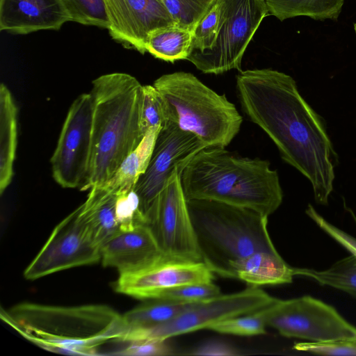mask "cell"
Here are the masks:
<instances>
[{
    "label": "cell",
    "instance_id": "6da1fadb",
    "mask_svg": "<svg viewBox=\"0 0 356 356\" xmlns=\"http://www.w3.org/2000/svg\"><path fill=\"white\" fill-rule=\"evenodd\" d=\"M236 88L250 120L273 140L283 161L309 179L315 201L327 204L337 155L323 120L301 96L296 81L270 68L241 70Z\"/></svg>",
    "mask_w": 356,
    "mask_h": 356
},
{
    "label": "cell",
    "instance_id": "30bf717a",
    "mask_svg": "<svg viewBox=\"0 0 356 356\" xmlns=\"http://www.w3.org/2000/svg\"><path fill=\"white\" fill-rule=\"evenodd\" d=\"M93 105L90 93L71 104L50 162L56 182L63 188L82 189L87 177L92 142Z\"/></svg>",
    "mask_w": 356,
    "mask_h": 356
},
{
    "label": "cell",
    "instance_id": "8fae6325",
    "mask_svg": "<svg viewBox=\"0 0 356 356\" xmlns=\"http://www.w3.org/2000/svg\"><path fill=\"white\" fill-rule=\"evenodd\" d=\"M205 147L207 146L196 136L181 129L175 123L160 130L149 165L134 187L147 225L168 179L177 170H183Z\"/></svg>",
    "mask_w": 356,
    "mask_h": 356
},
{
    "label": "cell",
    "instance_id": "83f0119b",
    "mask_svg": "<svg viewBox=\"0 0 356 356\" xmlns=\"http://www.w3.org/2000/svg\"><path fill=\"white\" fill-rule=\"evenodd\" d=\"M71 21L84 25L109 26L105 0H61Z\"/></svg>",
    "mask_w": 356,
    "mask_h": 356
},
{
    "label": "cell",
    "instance_id": "9c48e42d",
    "mask_svg": "<svg viewBox=\"0 0 356 356\" xmlns=\"http://www.w3.org/2000/svg\"><path fill=\"white\" fill-rule=\"evenodd\" d=\"M259 286H249L239 292L194 302L170 321L153 328L131 334L124 343L164 341L171 337L209 327L222 321L259 310L274 300Z\"/></svg>",
    "mask_w": 356,
    "mask_h": 356
},
{
    "label": "cell",
    "instance_id": "8d00e7d4",
    "mask_svg": "<svg viewBox=\"0 0 356 356\" xmlns=\"http://www.w3.org/2000/svg\"><path fill=\"white\" fill-rule=\"evenodd\" d=\"M353 29H354V32H355V38H356V23L354 24Z\"/></svg>",
    "mask_w": 356,
    "mask_h": 356
},
{
    "label": "cell",
    "instance_id": "d6986e66",
    "mask_svg": "<svg viewBox=\"0 0 356 356\" xmlns=\"http://www.w3.org/2000/svg\"><path fill=\"white\" fill-rule=\"evenodd\" d=\"M234 279L249 286L277 285L291 283L294 268L289 266L277 252L258 251L234 266Z\"/></svg>",
    "mask_w": 356,
    "mask_h": 356
},
{
    "label": "cell",
    "instance_id": "484cf974",
    "mask_svg": "<svg viewBox=\"0 0 356 356\" xmlns=\"http://www.w3.org/2000/svg\"><path fill=\"white\" fill-rule=\"evenodd\" d=\"M172 123L174 116L166 99L154 86H143L140 122L142 136L144 137L152 127L165 129Z\"/></svg>",
    "mask_w": 356,
    "mask_h": 356
},
{
    "label": "cell",
    "instance_id": "836d02e7",
    "mask_svg": "<svg viewBox=\"0 0 356 356\" xmlns=\"http://www.w3.org/2000/svg\"><path fill=\"white\" fill-rule=\"evenodd\" d=\"M167 340H143L126 342L127 345L114 352V355L155 356L171 355L172 349Z\"/></svg>",
    "mask_w": 356,
    "mask_h": 356
},
{
    "label": "cell",
    "instance_id": "9a60e30c",
    "mask_svg": "<svg viewBox=\"0 0 356 356\" xmlns=\"http://www.w3.org/2000/svg\"><path fill=\"white\" fill-rule=\"evenodd\" d=\"M111 36L141 54L154 31L175 25L163 0H105Z\"/></svg>",
    "mask_w": 356,
    "mask_h": 356
},
{
    "label": "cell",
    "instance_id": "603a6c76",
    "mask_svg": "<svg viewBox=\"0 0 356 356\" xmlns=\"http://www.w3.org/2000/svg\"><path fill=\"white\" fill-rule=\"evenodd\" d=\"M268 10L280 21L305 16L316 20L338 18L345 0H262Z\"/></svg>",
    "mask_w": 356,
    "mask_h": 356
},
{
    "label": "cell",
    "instance_id": "7402d4cb",
    "mask_svg": "<svg viewBox=\"0 0 356 356\" xmlns=\"http://www.w3.org/2000/svg\"><path fill=\"white\" fill-rule=\"evenodd\" d=\"M149 300L122 315L126 331L121 342L131 334L165 323L193 304L164 299Z\"/></svg>",
    "mask_w": 356,
    "mask_h": 356
},
{
    "label": "cell",
    "instance_id": "7a4b0ae2",
    "mask_svg": "<svg viewBox=\"0 0 356 356\" xmlns=\"http://www.w3.org/2000/svg\"><path fill=\"white\" fill-rule=\"evenodd\" d=\"M1 317L33 343L65 355H99L101 346L121 342L126 331L122 315L106 305L23 302L1 311Z\"/></svg>",
    "mask_w": 356,
    "mask_h": 356
},
{
    "label": "cell",
    "instance_id": "1f68e13d",
    "mask_svg": "<svg viewBox=\"0 0 356 356\" xmlns=\"http://www.w3.org/2000/svg\"><path fill=\"white\" fill-rule=\"evenodd\" d=\"M219 18V6L216 0L193 32L191 51H202L212 47L218 35Z\"/></svg>",
    "mask_w": 356,
    "mask_h": 356
},
{
    "label": "cell",
    "instance_id": "d590c367",
    "mask_svg": "<svg viewBox=\"0 0 356 356\" xmlns=\"http://www.w3.org/2000/svg\"><path fill=\"white\" fill-rule=\"evenodd\" d=\"M195 355H233L232 353V349L225 345H222L220 343H213L208 344L205 346H202L197 351H196Z\"/></svg>",
    "mask_w": 356,
    "mask_h": 356
},
{
    "label": "cell",
    "instance_id": "cb8c5ba5",
    "mask_svg": "<svg viewBox=\"0 0 356 356\" xmlns=\"http://www.w3.org/2000/svg\"><path fill=\"white\" fill-rule=\"evenodd\" d=\"M193 33L171 25L153 31L148 37L146 50L167 62L186 60L190 54Z\"/></svg>",
    "mask_w": 356,
    "mask_h": 356
},
{
    "label": "cell",
    "instance_id": "e0dca14e",
    "mask_svg": "<svg viewBox=\"0 0 356 356\" xmlns=\"http://www.w3.org/2000/svg\"><path fill=\"white\" fill-rule=\"evenodd\" d=\"M71 21L61 0H0V29L18 34L58 30Z\"/></svg>",
    "mask_w": 356,
    "mask_h": 356
},
{
    "label": "cell",
    "instance_id": "5bb4252c",
    "mask_svg": "<svg viewBox=\"0 0 356 356\" xmlns=\"http://www.w3.org/2000/svg\"><path fill=\"white\" fill-rule=\"evenodd\" d=\"M213 273L203 261L164 257L146 268L119 274L117 292L141 300L156 299L164 290L191 284L213 282Z\"/></svg>",
    "mask_w": 356,
    "mask_h": 356
},
{
    "label": "cell",
    "instance_id": "d4e9b609",
    "mask_svg": "<svg viewBox=\"0 0 356 356\" xmlns=\"http://www.w3.org/2000/svg\"><path fill=\"white\" fill-rule=\"evenodd\" d=\"M294 275L311 278L321 285L343 291L356 298V256L353 254L323 270L294 268Z\"/></svg>",
    "mask_w": 356,
    "mask_h": 356
},
{
    "label": "cell",
    "instance_id": "ffe728a7",
    "mask_svg": "<svg viewBox=\"0 0 356 356\" xmlns=\"http://www.w3.org/2000/svg\"><path fill=\"white\" fill-rule=\"evenodd\" d=\"M17 145V108L12 93L0 85V194L10 184Z\"/></svg>",
    "mask_w": 356,
    "mask_h": 356
},
{
    "label": "cell",
    "instance_id": "44dd1931",
    "mask_svg": "<svg viewBox=\"0 0 356 356\" xmlns=\"http://www.w3.org/2000/svg\"><path fill=\"white\" fill-rule=\"evenodd\" d=\"M159 126L152 127L144 136L138 146L123 161L113 176L104 186L117 193L134 188L150 161ZM102 186V185H101Z\"/></svg>",
    "mask_w": 356,
    "mask_h": 356
},
{
    "label": "cell",
    "instance_id": "2e32d148",
    "mask_svg": "<svg viewBox=\"0 0 356 356\" xmlns=\"http://www.w3.org/2000/svg\"><path fill=\"white\" fill-rule=\"evenodd\" d=\"M101 257L104 266L116 268L119 274L146 268L166 257L147 225L118 232L101 246Z\"/></svg>",
    "mask_w": 356,
    "mask_h": 356
},
{
    "label": "cell",
    "instance_id": "ac0fdd59",
    "mask_svg": "<svg viewBox=\"0 0 356 356\" xmlns=\"http://www.w3.org/2000/svg\"><path fill=\"white\" fill-rule=\"evenodd\" d=\"M117 194L104 185L94 186L79 207V218L92 238L100 246L120 231L115 214Z\"/></svg>",
    "mask_w": 356,
    "mask_h": 356
},
{
    "label": "cell",
    "instance_id": "52a82bcc",
    "mask_svg": "<svg viewBox=\"0 0 356 356\" xmlns=\"http://www.w3.org/2000/svg\"><path fill=\"white\" fill-rule=\"evenodd\" d=\"M216 1L220 18L213 45L202 51H191L186 60L205 74L239 72L244 53L268 10L262 0Z\"/></svg>",
    "mask_w": 356,
    "mask_h": 356
},
{
    "label": "cell",
    "instance_id": "3957f363",
    "mask_svg": "<svg viewBox=\"0 0 356 356\" xmlns=\"http://www.w3.org/2000/svg\"><path fill=\"white\" fill-rule=\"evenodd\" d=\"M181 182L187 200L219 201L268 217L283 200L278 173L268 161L236 156L225 147L197 152L182 170Z\"/></svg>",
    "mask_w": 356,
    "mask_h": 356
},
{
    "label": "cell",
    "instance_id": "d6a6232c",
    "mask_svg": "<svg viewBox=\"0 0 356 356\" xmlns=\"http://www.w3.org/2000/svg\"><path fill=\"white\" fill-rule=\"evenodd\" d=\"M293 348L324 355H356V339H339L326 342H298Z\"/></svg>",
    "mask_w": 356,
    "mask_h": 356
},
{
    "label": "cell",
    "instance_id": "f1b7e54d",
    "mask_svg": "<svg viewBox=\"0 0 356 356\" xmlns=\"http://www.w3.org/2000/svg\"><path fill=\"white\" fill-rule=\"evenodd\" d=\"M262 309L250 314L222 321L211 325L209 330L239 336L264 334L266 333L267 325Z\"/></svg>",
    "mask_w": 356,
    "mask_h": 356
},
{
    "label": "cell",
    "instance_id": "4dcf8cb0",
    "mask_svg": "<svg viewBox=\"0 0 356 356\" xmlns=\"http://www.w3.org/2000/svg\"><path fill=\"white\" fill-rule=\"evenodd\" d=\"M220 294V288L211 282L175 286L161 292L156 299L186 304L203 301Z\"/></svg>",
    "mask_w": 356,
    "mask_h": 356
},
{
    "label": "cell",
    "instance_id": "4fadbf2b",
    "mask_svg": "<svg viewBox=\"0 0 356 356\" xmlns=\"http://www.w3.org/2000/svg\"><path fill=\"white\" fill-rule=\"evenodd\" d=\"M76 208L54 229L47 242L26 268L24 275L36 280L60 270L101 261V246L90 236Z\"/></svg>",
    "mask_w": 356,
    "mask_h": 356
},
{
    "label": "cell",
    "instance_id": "5b68a950",
    "mask_svg": "<svg viewBox=\"0 0 356 356\" xmlns=\"http://www.w3.org/2000/svg\"><path fill=\"white\" fill-rule=\"evenodd\" d=\"M202 261L216 274L234 278V266L258 251L277 252L268 216L244 207L206 200H187Z\"/></svg>",
    "mask_w": 356,
    "mask_h": 356
},
{
    "label": "cell",
    "instance_id": "4316f807",
    "mask_svg": "<svg viewBox=\"0 0 356 356\" xmlns=\"http://www.w3.org/2000/svg\"><path fill=\"white\" fill-rule=\"evenodd\" d=\"M216 0H163L175 26L193 32Z\"/></svg>",
    "mask_w": 356,
    "mask_h": 356
},
{
    "label": "cell",
    "instance_id": "7c38bea8",
    "mask_svg": "<svg viewBox=\"0 0 356 356\" xmlns=\"http://www.w3.org/2000/svg\"><path fill=\"white\" fill-rule=\"evenodd\" d=\"M178 170L167 181L148 222L163 254L173 260L202 261Z\"/></svg>",
    "mask_w": 356,
    "mask_h": 356
},
{
    "label": "cell",
    "instance_id": "277c9868",
    "mask_svg": "<svg viewBox=\"0 0 356 356\" xmlns=\"http://www.w3.org/2000/svg\"><path fill=\"white\" fill-rule=\"evenodd\" d=\"M92 142L88 174L81 191L106 184L140 143L143 85L115 72L92 81Z\"/></svg>",
    "mask_w": 356,
    "mask_h": 356
},
{
    "label": "cell",
    "instance_id": "f546056e",
    "mask_svg": "<svg viewBox=\"0 0 356 356\" xmlns=\"http://www.w3.org/2000/svg\"><path fill=\"white\" fill-rule=\"evenodd\" d=\"M116 194L115 214L120 231H130L140 225H147L134 188Z\"/></svg>",
    "mask_w": 356,
    "mask_h": 356
},
{
    "label": "cell",
    "instance_id": "e575fe53",
    "mask_svg": "<svg viewBox=\"0 0 356 356\" xmlns=\"http://www.w3.org/2000/svg\"><path fill=\"white\" fill-rule=\"evenodd\" d=\"M307 215L326 234L356 256V238L327 222L311 204L306 209Z\"/></svg>",
    "mask_w": 356,
    "mask_h": 356
},
{
    "label": "cell",
    "instance_id": "ba28073f",
    "mask_svg": "<svg viewBox=\"0 0 356 356\" xmlns=\"http://www.w3.org/2000/svg\"><path fill=\"white\" fill-rule=\"evenodd\" d=\"M267 326L309 342L356 339V327L331 305L310 296L274 300L262 309Z\"/></svg>",
    "mask_w": 356,
    "mask_h": 356
},
{
    "label": "cell",
    "instance_id": "8992f818",
    "mask_svg": "<svg viewBox=\"0 0 356 356\" xmlns=\"http://www.w3.org/2000/svg\"><path fill=\"white\" fill-rule=\"evenodd\" d=\"M153 86L169 104L175 124L207 147H225L238 134L243 118L234 104L193 74H165Z\"/></svg>",
    "mask_w": 356,
    "mask_h": 356
}]
</instances>
